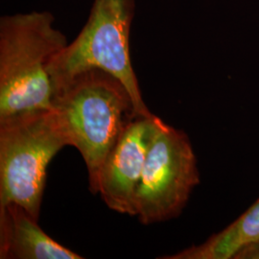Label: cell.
<instances>
[{"mask_svg":"<svg viewBox=\"0 0 259 259\" xmlns=\"http://www.w3.org/2000/svg\"><path fill=\"white\" fill-rule=\"evenodd\" d=\"M68 139L83 157L90 189L98 194L104 161L135 117L133 99L120 81L107 71L91 68L54 90L51 109Z\"/></svg>","mask_w":259,"mask_h":259,"instance_id":"cell-1","label":"cell"},{"mask_svg":"<svg viewBox=\"0 0 259 259\" xmlns=\"http://www.w3.org/2000/svg\"><path fill=\"white\" fill-rule=\"evenodd\" d=\"M47 11L0 18V119L50 110L49 65L68 42Z\"/></svg>","mask_w":259,"mask_h":259,"instance_id":"cell-2","label":"cell"},{"mask_svg":"<svg viewBox=\"0 0 259 259\" xmlns=\"http://www.w3.org/2000/svg\"><path fill=\"white\" fill-rule=\"evenodd\" d=\"M136 0H94L83 29L52 60L49 73L53 93L74 75L99 68L117 78L128 91L139 116L153 117L143 101L130 56V31Z\"/></svg>","mask_w":259,"mask_h":259,"instance_id":"cell-3","label":"cell"},{"mask_svg":"<svg viewBox=\"0 0 259 259\" xmlns=\"http://www.w3.org/2000/svg\"><path fill=\"white\" fill-rule=\"evenodd\" d=\"M65 146L68 139L52 110L0 119V206L17 203L38 220L47 167Z\"/></svg>","mask_w":259,"mask_h":259,"instance_id":"cell-4","label":"cell"},{"mask_svg":"<svg viewBox=\"0 0 259 259\" xmlns=\"http://www.w3.org/2000/svg\"><path fill=\"white\" fill-rule=\"evenodd\" d=\"M199 184L198 161L188 136L160 121L137 188L136 216L143 225L176 218Z\"/></svg>","mask_w":259,"mask_h":259,"instance_id":"cell-5","label":"cell"},{"mask_svg":"<svg viewBox=\"0 0 259 259\" xmlns=\"http://www.w3.org/2000/svg\"><path fill=\"white\" fill-rule=\"evenodd\" d=\"M160 121L156 115L135 117L104 161L98 179V194L111 210L136 216L137 188Z\"/></svg>","mask_w":259,"mask_h":259,"instance_id":"cell-6","label":"cell"},{"mask_svg":"<svg viewBox=\"0 0 259 259\" xmlns=\"http://www.w3.org/2000/svg\"><path fill=\"white\" fill-rule=\"evenodd\" d=\"M0 258L82 259L51 238L27 210L17 203L0 206Z\"/></svg>","mask_w":259,"mask_h":259,"instance_id":"cell-7","label":"cell"},{"mask_svg":"<svg viewBox=\"0 0 259 259\" xmlns=\"http://www.w3.org/2000/svg\"><path fill=\"white\" fill-rule=\"evenodd\" d=\"M258 241L259 198L237 219L204 243L160 258L232 259L244 247Z\"/></svg>","mask_w":259,"mask_h":259,"instance_id":"cell-8","label":"cell"},{"mask_svg":"<svg viewBox=\"0 0 259 259\" xmlns=\"http://www.w3.org/2000/svg\"><path fill=\"white\" fill-rule=\"evenodd\" d=\"M256 243H258V244H259V241H258V242H256Z\"/></svg>","mask_w":259,"mask_h":259,"instance_id":"cell-9","label":"cell"}]
</instances>
